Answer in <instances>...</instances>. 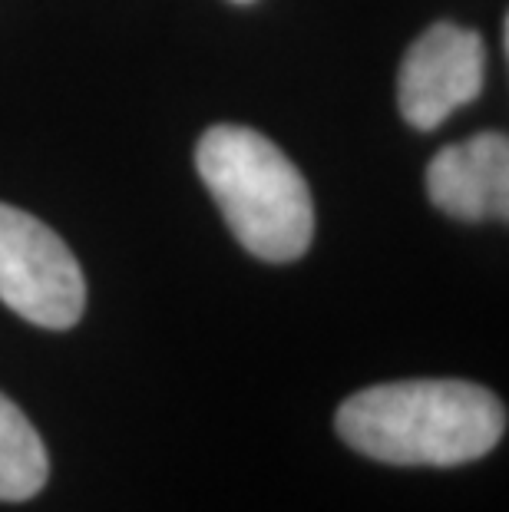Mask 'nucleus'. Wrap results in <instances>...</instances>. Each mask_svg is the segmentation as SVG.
<instances>
[{
    "mask_svg": "<svg viewBox=\"0 0 509 512\" xmlns=\"http://www.w3.org/2000/svg\"><path fill=\"white\" fill-rule=\"evenodd\" d=\"M351 450L391 466H463L503 440V400L470 380H397L357 390L334 417Z\"/></svg>",
    "mask_w": 509,
    "mask_h": 512,
    "instance_id": "nucleus-1",
    "label": "nucleus"
},
{
    "mask_svg": "<svg viewBox=\"0 0 509 512\" xmlns=\"http://www.w3.org/2000/svg\"><path fill=\"white\" fill-rule=\"evenodd\" d=\"M0 301L37 328L67 331L83 318L86 281L67 242L37 215L0 202Z\"/></svg>",
    "mask_w": 509,
    "mask_h": 512,
    "instance_id": "nucleus-3",
    "label": "nucleus"
},
{
    "mask_svg": "<svg viewBox=\"0 0 509 512\" xmlns=\"http://www.w3.org/2000/svg\"><path fill=\"white\" fill-rule=\"evenodd\" d=\"M50 476V456L34 423L0 394V503H27Z\"/></svg>",
    "mask_w": 509,
    "mask_h": 512,
    "instance_id": "nucleus-6",
    "label": "nucleus"
},
{
    "mask_svg": "<svg viewBox=\"0 0 509 512\" xmlns=\"http://www.w3.org/2000/svg\"><path fill=\"white\" fill-rule=\"evenodd\" d=\"M433 209L460 222L509 219V139L486 129L463 143L443 146L427 166Z\"/></svg>",
    "mask_w": 509,
    "mask_h": 512,
    "instance_id": "nucleus-5",
    "label": "nucleus"
},
{
    "mask_svg": "<svg viewBox=\"0 0 509 512\" xmlns=\"http://www.w3.org/2000/svg\"><path fill=\"white\" fill-rule=\"evenodd\" d=\"M196 169L248 255L288 265L311 248L314 202L305 176L272 139L248 126H212L196 146Z\"/></svg>",
    "mask_w": 509,
    "mask_h": 512,
    "instance_id": "nucleus-2",
    "label": "nucleus"
},
{
    "mask_svg": "<svg viewBox=\"0 0 509 512\" xmlns=\"http://www.w3.org/2000/svg\"><path fill=\"white\" fill-rule=\"evenodd\" d=\"M486 80V43L476 30L450 20L433 24L410 43L397 76L400 116L420 133L437 129L450 113L473 103Z\"/></svg>",
    "mask_w": 509,
    "mask_h": 512,
    "instance_id": "nucleus-4",
    "label": "nucleus"
},
{
    "mask_svg": "<svg viewBox=\"0 0 509 512\" xmlns=\"http://www.w3.org/2000/svg\"><path fill=\"white\" fill-rule=\"evenodd\" d=\"M235 4H255V0H235Z\"/></svg>",
    "mask_w": 509,
    "mask_h": 512,
    "instance_id": "nucleus-7",
    "label": "nucleus"
}]
</instances>
